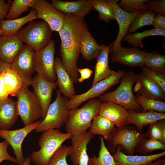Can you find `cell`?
Returning <instances> with one entry per match:
<instances>
[{"label": "cell", "instance_id": "cell-43", "mask_svg": "<svg viewBox=\"0 0 165 165\" xmlns=\"http://www.w3.org/2000/svg\"><path fill=\"white\" fill-rule=\"evenodd\" d=\"M145 3L148 9L165 16V0H147Z\"/></svg>", "mask_w": 165, "mask_h": 165}, {"label": "cell", "instance_id": "cell-39", "mask_svg": "<svg viewBox=\"0 0 165 165\" xmlns=\"http://www.w3.org/2000/svg\"><path fill=\"white\" fill-rule=\"evenodd\" d=\"M165 151V144L158 140L145 138L141 141L136 146L135 151L141 154H146L156 150Z\"/></svg>", "mask_w": 165, "mask_h": 165}, {"label": "cell", "instance_id": "cell-15", "mask_svg": "<svg viewBox=\"0 0 165 165\" xmlns=\"http://www.w3.org/2000/svg\"><path fill=\"white\" fill-rule=\"evenodd\" d=\"M34 93L38 100L41 107L42 118L46 116L50 105L53 91L57 86L56 82H49L37 74L33 78L31 85Z\"/></svg>", "mask_w": 165, "mask_h": 165}, {"label": "cell", "instance_id": "cell-11", "mask_svg": "<svg viewBox=\"0 0 165 165\" xmlns=\"http://www.w3.org/2000/svg\"><path fill=\"white\" fill-rule=\"evenodd\" d=\"M35 51L29 46L24 45L11 64L10 68L16 72L22 79L23 85L28 87L31 85Z\"/></svg>", "mask_w": 165, "mask_h": 165}, {"label": "cell", "instance_id": "cell-4", "mask_svg": "<svg viewBox=\"0 0 165 165\" xmlns=\"http://www.w3.org/2000/svg\"><path fill=\"white\" fill-rule=\"evenodd\" d=\"M72 135L62 133L58 129L43 131L38 140L40 148L31 153V161L36 165H47L54 153L64 141L71 138Z\"/></svg>", "mask_w": 165, "mask_h": 165}, {"label": "cell", "instance_id": "cell-17", "mask_svg": "<svg viewBox=\"0 0 165 165\" xmlns=\"http://www.w3.org/2000/svg\"><path fill=\"white\" fill-rule=\"evenodd\" d=\"M136 81L134 91L141 96L163 102L165 101V92L156 82L140 73L136 74Z\"/></svg>", "mask_w": 165, "mask_h": 165}, {"label": "cell", "instance_id": "cell-50", "mask_svg": "<svg viewBox=\"0 0 165 165\" xmlns=\"http://www.w3.org/2000/svg\"><path fill=\"white\" fill-rule=\"evenodd\" d=\"M164 160L160 158L154 162L148 165H162Z\"/></svg>", "mask_w": 165, "mask_h": 165}, {"label": "cell", "instance_id": "cell-7", "mask_svg": "<svg viewBox=\"0 0 165 165\" xmlns=\"http://www.w3.org/2000/svg\"><path fill=\"white\" fill-rule=\"evenodd\" d=\"M68 97L58 90L55 101L50 105L45 118L35 130L39 133L53 129H59L65 124L68 118Z\"/></svg>", "mask_w": 165, "mask_h": 165}, {"label": "cell", "instance_id": "cell-3", "mask_svg": "<svg viewBox=\"0 0 165 165\" xmlns=\"http://www.w3.org/2000/svg\"><path fill=\"white\" fill-rule=\"evenodd\" d=\"M136 74L129 71L125 73L120 81V84L114 90L103 94L99 97L102 102H108L120 105L127 109L141 111V107L136 102L133 86L136 82Z\"/></svg>", "mask_w": 165, "mask_h": 165}, {"label": "cell", "instance_id": "cell-49", "mask_svg": "<svg viewBox=\"0 0 165 165\" xmlns=\"http://www.w3.org/2000/svg\"><path fill=\"white\" fill-rule=\"evenodd\" d=\"M11 64L5 62L0 59V74L10 68Z\"/></svg>", "mask_w": 165, "mask_h": 165}, {"label": "cell", "instance_id": "cell-9", "mask_svg": "<svg viewBox=\"0 0 165 165\" xmlns=\"http://www.w3.org/2000/svg\"><path fill=\"white\" fill-rule=\"evenodd\" d=\"M125 73L123 70H119L91 86L87 91L81 94H75L68 101V111L77 108L82 103L88 100L99 97L111 87L118 83Z\"/></svg>", "mask_w": 165, "mask_h": 165}, {"label": "cell", "instance_id": "cell-44", "mask_svg": "<svg viewBox=\"0 0 165 165\" xmlns=\"http://www.w3.org/2000/svg\"><path fill=\"white\" fill-rule=\"evenodd\" d=\"M9 146V143L5 140L0 142V163L5 160L17 163L16 159L11 156L8 152L7 148Z\"/></svg>", "mask_w": 165, "mask_h": 165}, {"label": "cell", "instance_id": "cell-13", "mask_svg": "<svg viewBox=\"0 0 165 165\" xmlns=\"http://www.w3.org/2000/svg\"><path fill=\"white\" fill-rule=\"evenodd\" d=\"M37 11V18L46 22L53 31L58 32L62 27L65 14L45 0H36L31 7Z\"/></svg>", "mask_w": 165, "mask_h": 165}, {"label": "cell", "instance_id": "cell-1", "mask_svg": "<svg viewBox=\"0 0 165 165\" xmlns=\"http://www.w3.org/2000/svg\"><path fill=\"white\" fill-rule=\"evenodd\" d=\"M83 19L65 14L63 25L58 32L61 41L60 54L62 64L74 83L79 78L77 62L83 32L88 29Z\"/></svg>", "mask_w": 165, "mask_h": 165}, {"label": "cell", "instance_id": "cell-52", "mask_svg": "<svg viewBox=\"0 0 165 165\" xmlns=\"http://www.w3.org/2000/svg\"><path fill=\"white\" fill-rule=\"evenodd\" d=\"M2 36V33L1 28H0V37Z\"/></svg>", "mask_w": 165, "mask_h": 165}, {"label": "cell", "instance_id": "cell-16", "mask_svg": "<svg viewBox=\"0 0 165 165\" xmlns=\"http://www.w3.org/2000/svg\"><path fill=\"white\" fill-rule=\"evenodd\" d=\"M148 52L137 47L124 48L121 46L112 54V63H117L130 68L144 65L145 57Z\"/></svg>", "mask_w": 165, "mask_h": 165}, {"label": "cell", "instance_id": "cell-12", "mask_svg": "<svg viewBox=\"0 0 165 165\" xmlns=\"http://www.w3.org/2000/svg\"><path fill=\"white\" fill-rule=\"evenodd\" d=\"M42 120L37 121L31 125L17 130L0 129V137L4 139L11 146L19 165H22L25 159L22 149L23 141L29 133L37 128Z\"/></svg>", "mask_w": 165, "mask_h": 165}, {"label": "cell", "instance_id": "cell-23", "mask_svg": "<svg viewBox=\"0 0 165 165\" xmlns=\"http://www.w3.org/2000/svg\"><path fill=\"white\" fill-rule=\"evenodd\" d=\"M165 155V151L147 156L127 155L121 151V148L117 147L112 156L116 165H148Z\"/></svg>", "mask_w": 165, "mask_h": 165}, {"label": "cell", "instance_id": "cell-24", "mask_svg": "<svg viewBox=\"0 0 165 165\" xmlns=\"http://www.w3.org/2000/svg\"><path fill=\"white\" fill-rule=\"evenodd\" d=\"M111 121L118 127L126 125L128 112L127 109L116 104L102 103L98 115Z\"/></svg>", "mask_w": 165, "mask_h": 165}, {"label": "cell", "instance_id": "cell-2", "mask_svg": "<svg viewBox=\"0 0 165 165\" xmlns=\"http://www.w3.org/2000/svg\"><path fill=\"white\" fill-rule=\"evenodd\" d=\"M102 102L95 98L89 99L81 108L68 111V118L65 123L67 133L72 135L86 131L90 128L92 121L98 115Z\"/></svg>", "mask_w": 165, "mask_h": 165}, {"label": "cell", "instance_id": "cell-40", "mask_svg": "<svg viewBox=\"0 0 165 165\" xmlns=\"http://www.w3.org/2000/svg\"><path fill=\"white\" fill-rule=\"evenodd\" d=\"M147 0H121L117 4L119 8L130 13L148 9L145 2Z\"/></svg>", "mask_w": 165, "mask_h": 165}, {"label": "cell", "instance_id": "cell-37", "mask_svg": "<svg viewBox=\"0 0 165 165\" xmlns=\"http://www.w3.org/2000/svg\"><path fill=\"white\" fill-rule=\"evenodd\" d=\"M36 0H14L11 3L6 18L12 20L18 18L31 7Z\"/></svg>", "mask_w": 165, "mask_h": 165}, {"label": "cell", "instance_id": "cell-28", "mask_svg": "<svg viewBox=\"0 0 165 165\" xmlns=\"http://www.w3.org/2000/svg\"><path fill=\"white\" fill-rule=\"evenodd\" d=\"M101 46L89 31L88 29H86L82 34L80 46V52L83 58L86 61H90L95 58L100 50Z\"/></svg>", "mask_w": 165, "mask_h": 165}, {"label": "cell", "instance_id": "cell-8", "mask_svg": "<svg viewBox=\"0 0 165 165\" xmlns=\"http://www.w3.org/2000/svg\"><path fill=\"white\" fill-rule=\"evenodd\" d=\"M16 96L19 116L24 126L31 125L42 117L40 104L34 93L28 87L23 85Z\"/></svg>", "mask_w": 165, "mask_h": 165}, {"label": "cell", "instance_id": "cell-5", "mask_svg": "<svg viewBox=\"0 0 165 165\" xmlns=\"http://www.w3.org/2000/svg\"><path fill=\"white\" fill-rule=\"evenodd\" d=\"M146 138V133L139 131L135 126L127 125L117 127L108 141L106 148L110 152L114 154L117 147L119 146L122 153L133 155L136 152L137 145Z\"/></svg>", "mask_w": 165, "mask_h": 165}, {"label": "cell", "instance_id": "cell-33", "mask_svg": "<svg viewBox=\"0 0 165 165\" xmlns=\"http://www.w3.org/2000/svg\"><path fill=\"white\" fill-rule=\"evenodd\" d=\"M4 81L5 88L9 95L16 96L23 85L22 79L20 75L11 68L4 72Z\"/></svg>", "mask_w": 165, "mask_h": 165}, {"label": "cell", "instance_id": "cell-6", "mask_svg": "<svg viewBox=\"0 0 165 165\" xmlns=\"http://www.w3.org/2000/svg\"><path fill=\"white\" fill-rule=\"evenodd\" d=\"M53 31L45 21L33 20L27 26L20 30L16 35L23 42L36 51L48 44L51 40Z\"/></svg>", "mask_w": 165, "mask_h": 165}, {"label": "cell", "instance_id": "cell-25", "mask_svg": "<svg viewBox=\"0 0 165 165\" xmlns=\"http://www.w3.org/2000/svg\"><path fill=\"white\" fill-rule=\"evenodd\" d=\"M54 68L57 76L56 82L60 92L68 98H71L75 94L73 80L63 67L61 58H55Z\"/></svg>", "mask_w": 165, "mask_h": 165}, {"label": "cell", "instance_id": "cell-47", "mask_svg": "<svg viewBox=\"0 0 165 165\" xmlns=\"http://www.w3.org/2000/svg\"><path fill=\"white\" fill-rule=\"evenodd\" d=\"M78 72L80 74V77L78 79V82H82L85 80L89 79L93 72V71L87 68H79Z\"/></svg>", "mask_w": 165, "mask_h": 165}, {"label": "cell", "instance_id": "cell-42", "mask_svg": "<svg viewBox=\"0 0 165 165\" xmlns=\"http://www.w3.org/2000/svg\"><path fill=\"white\" fill-rule=\"evenodd\" d=\"M141 73L157 83L165 92V75L159 74L145 65L141 67Z\"/></svg>", "mask_w": 165, "mask_h": 165}, {"label": "cell", "instance_id": "cell-21", "mask_svg": "<svg viewBox=\"0 0 165 165\" xmlns=\"http://www.w3.org/2000/svg\"><path fill=\"white\" fill-rule=\"evenodd\" d=\"M113 44L112 43L109 45H101L100 50L95 58L97 61L94 67V76L91 86L115 73L109 67L108 55Z\"/></svg>", "mask_w": 165, "mask_h": 165}, {"label": "cell", "instance_id": "cell-41", "mask_svg": "<svg viewBox=\"0 0 165 165\" xmlns=\"http://www.w3.org/2000/svg\"><path fill=\"white\" fill-rule=\"evenodd\" d=\"M70 148L71 146L62 145L52 156L47 165H68L66 157Z\"/></svg>", "mask_w": 165, "mask_h": 165}, {"label": "cell", "instance_id": "cell-38", "mask_svg": "<svg viewBox=\"0 0 165 165\" xmlns=\"http://www.w3.org/2000/svg\"><path fill=\"white\" fill-rule=\"evenodd\" d=\"M146 135L148 139L158 140L165 144V119L160 120L149 125Z\"/></svg>", "mask_w": 165, "mask_h": 165}, {"label": "cell", "instance_id": "cell-46", "mask_svg": "<svg viewBox=\"0 0 165 165\" xmlns=\"http://www.w3.org/2000/svg\"><path fill=\"white\" fill-rule=\"evenodd\" d=\"M153 25L155 29L165 30V16L157 13L155 16Z\"/></svg>", "mask_w": 165, "mask_h": 165}, {"label": "cell", "instance_id": "cell-48", "mask_svg": "<svg viewBox=\"0 0 165 165\" xmlns=\"http://www.w3.org/2000/svg\"><path fill=\"white\" fill-rule=\"evenodd\" d=\"M4 72L0 74V101L6 98L9 96L4 83Z\"/></svg>", "mask_w": 165, "mask_h": 165}, {"label": "cell", "instance_id": "cell-22", "mask_svg": "<svg viewBox=\"0 0 165 165\" xmlns=\"http://www.w3.org/2000/svg\"><path fill=\"white\" fill-rule=\"evenodd\" d=\"M16 101L10 97L0 101V129H11L18 118Z\"/></svg>", "mask_w": 165, "mask_h": 165}, {"label": "cell", "instance_id": "cell-27", "mask_svg": "<svg viewBox=\"0 0 165 165\" xmlns=\"http://www.w3.org/2000/svg\"><path fill=\"white\" fill-rule=\"evenodd\" d=\"M36 13V11L32 9L24 16L12 20H4L1 21L0 28L2 30V36L16 35L24 25L37 19Z\"/></svg>", "mask_w": 165, "mask_h": 165}, {"label": "cell", "instance_id": "cell-29", "mask_svg": "<svg viewBox=\"0 0 165 165\" xmlns=\"http://www.w3.org/2000/svg\"><path fill=\"white\" fill-rule=\"evenodd\" d=\"M115 125L110 120L98 115L93 119L89 131L93 136L100 135L108 141L116 128Z\"/></svg>", "mask_w": 165, "mask_h": 165}, {"label": "cell", "instance_id": "cell-19", "mask_svg": "<svg viewBox=\"0 0 165 165\" xmlns=\"http://www.w3.org/2000/svg\"><path fill=\"white\" fill-rule=\"evenodd\" d=\"M51 2L55 8L64 14L70 15L81 19H83L85 16L93 9L90 0H52Z\"/></svg>", "mask_w": 165, "mask_h": 165}, {"label": "cell", "instance_id": "cell-53", "mask_svg": "<svg viewBox=\"0 0 165 165\" xmlns=\"http://www.w3.org/2000/svg\"><path fill=\"white\" fill-rule=\"evenodd\" d=\"M162 165H165V160H164Z\"/></svg>", "mask_w": 165, "mask_h": 165}, {"label": "cell", "instance_id": "cell-35", "mask_svg": "<svg viewBox=\"0 0 165 165\" xmlns=\"http://www.w3.org/2000/svg\"><path fill=\"white\" fill-rule=\"evenodd\" d=\"M101 146L98 156L89 157L87 165H116L113 158L106 147L104 138L100 136Z\"/></svg>", "mask_w": 165, "mask_h": 165}, {"label": "cell", "instance_id": "cell-26", "mask_svg": "<svg viewBox=\"0 0 165 165\" xmlns=\"http://www.w3.org/2000/svg\"><path fill=\"white\" fill-rule=\"evenodd\" d=\"M128 116L127 125H134L137 130L142 132L144 126L149 125L158 120L165 119V113L155 111H148L144 112H138L132 109H127Z\"/></svg>", "mask_w": 165, "mask_h": 165}, {"label": "cell", "instance_id": "cell-31", "mask_svg": "<svg viewBox=\"0 0 165 165\" xmlns=\"http://www.w3.org/2000/svg\"><path fill=\"white\" fill-rule=\"evenodd\" d=\"M93 9L97 12L99 20L106 22L115 20V10L107 0H90Z\"/></svg>", "mask_w": 165, "mask_h": 165}, {"label": "cell", "instance_id": "cell-45", "mask_svg": "<svg viewBox=\"0 0 165 165\" xmlns=\"http://www.w3.org/2000/svg\"><path fill=\"white\" fill-rule=\"evenodd\" d=\"M12 2L10 0L6 3L4 0H0V22L6 17Z\"/></svg>", "mask_w": 165, "mask_h": 165}, {"label": "cell", "instance_id": "cell-51", "mask_svg": "<svg viewBox=\"0 0 165 165\" xmlns=\"http://www.w3.org/2000/svg\"><path fill=\"white\" fill-rule=\"evenodd\" d=\"M31 161V156H28L25 159V160L22 165H30Z\"/></svg>", "mask_w": 165, "mask_h": 165}, {"label": "cell", "instance_id": "cell-20", "mask_svg": "<svg viewBox=\"0 0 165 165\" xmlns=\"http://www.w3.org/2000/svg\"><path fill=\"white\" fill-rule=\"evenodd\" d=\"M23 46L17 35L0 37V59L12 63Z\"/></svg>", "mask_w": 165, "mask_h": 165}, {"label": "cell", "instance_id": "cell-30", "mask_svg": "<svg viewBox=\"0 0 165 165\" xmlns=\"http://www.w3.org/2000/svg\"><path fill=\"white\" fill-rule=\"evenodd\" d=\"M152 36H165V30L154 28L146 30L141 32L126 35L122 38V40L126 41L133 47H142L144 44L142 41L143 39L145 37Z\"/></svg>", "mask_w": 165, "mask_h": 165}, {"label": "cell", "instance_id": "cell-36", "mask_svg": "<svg viewBox=\"0 0 165 165\" xmlns=\"http://www.w3.org/2000/svg\"><path fill=\"white\" fill-rule=\"evenodd\" d=\"M134 98L136 102L142 108L143 112L153 111L164 113L165 102L146 98L137 94Z\"/></svg>", "mask_w": 165, "mask_h": 165}, {"label": "cell", "instance_id": "cell-18", "mask_svg": "<svg viewBox=\"0 0 165 165\" xmlns=\"http://www.w3.org/2000/svg\"><path fill=\"white\" fill-rule=\"evenodd\" d=\"M107 0L114 8L116 21L119 27V31L115 41L113 42V44L109 50V53L112 54L122 46L121 42L122 38L126 35L129 26L133 20L142 10L134 13H128L122 9L118 6L117 3L119 0Z\"/></svg>", "mask_w": 165, "mask_h": 165}, {"label": "cell", "instance_id": "cell-14", "mask_svg": "<svg viewBox=\"0 0 165 165\" xmlns=\"http://www.w3.org/2000/svg\"><path fill=\"white\" fill-rule=\"evenodd\" d=\"M93 136L89 130L72 135V145L68 155L73 165H88L89 157L87 152V145Z\"/></svg>", "mask_w": 165, "mask_h": 165}, {"label": "cell", "instance_id": "cell-32", "mask_svg": "<svg viewBox=\"0 0 165 165\" xmlns=\"http://www.w3.org/2000/svg\"><path fill=\"white\" fill-rule=\"evenodd\" d=\"M155 17V13L152 10L148 9L141 10L131 22L126 35L132 34L142 27L153 25Z\"/></svg>", "mask_w": 165, "mask_h": 165}, {"label": "cell", "instance_id": "cell-10", "mask_svg": "<svg viewBox=\"0 0 165 165\" xmlns=\"http://www.w3.org/2000/svg\"><path fill=\"white\" fill-rule=\"evenodd\" d=\"M55 52V43L53 39H51L44 48L35 52L34 71L37 74L51 82H55L57 79L54 68Z\"/></svg>", "mask_w": 165, "mask_h": 165}, {"label": "cell", "instance_id": "cell-34", "mask_svg": "<svg viewBox=\"0 0 165 165\" xmlns=\"http://www.w3.org/2000/svg\"><path fill=\"white\" fill-rule=\"evenodd\" d=\"M144 65L159 74L165 75V55L155 51L148 52Z\"/></svg>", "mask_w": 165, "mask_h": 165}]
</instances>
